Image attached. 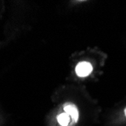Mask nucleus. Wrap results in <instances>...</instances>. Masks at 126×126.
Listing matches in <instances>:
<instances>
[{"instance_id":"4","label":"nucleus","mask_w":126,"mask_h":126,"mask_svg":"<svg viewBox=\"0 0 126 126\" xmlns=\"http://www.w3.org/2000/svg\"><path fill=\"white\" fill-rule=\"evenodd\" d=\"M125 116H126V107H125Z\"/></svg>"},{"instance_id":"3","label":"nucleus","mask_w":126,"mask_h":126,"mask_svg":"<svg viewBox=\"0 0 126 126\" xmlns=\"http://www.w3.org/2000/svg\"><path fill=\"white\" fill-rule=\"evenodd\" d=\"M58 119V123L62 125V126H67L70 123V116L68 115L67 113L66 112H63V113H61L60 115L58 116L57 117Z\"/></svg>"},{"instance_id":"1","label":"nucleus","mask_w":126,"mask_h":126,"mask_svg":"<svg viewBox=\"0 0 126 126\" xmlns=\"http://www.w3.org/2000/svg\"><path fill=\"white\" fill-rule=\"evenodd\" d=\"M92 71V66L88 62H80L76 68V72L80 77H85L88 76Z\"/></svg>"},{"instance_id":"2","label":"nucleus","mask_w":126,"mask_h":126,"mask_svg":"<svg viewBox=\"0 0 126 126\" xmlns=\"http://www.w3.org/2000/svg\"><path fill=\"white\" fill-rule=\"evenodd\" d=\"M63 110L66 113L72 117V119L74 122H76L79 119V112L76 105L71 103H66L63 106Z\"/></svg>"}]
</instances>
